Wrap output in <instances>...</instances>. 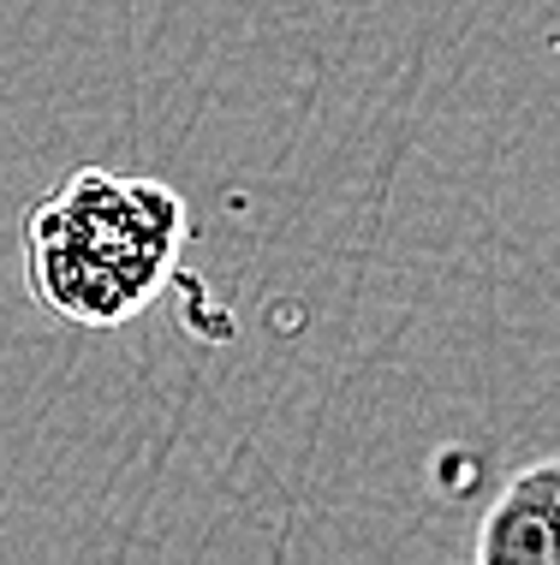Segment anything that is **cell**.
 <instances>
[{"mask_svg":"<svg viewBox=\"0 0 560 565\" xmlns=\"http://www.w3.org/2000/svg\"><path fill=\"white\" fill-rule=\"evenodd\" d=\"M179 244L186 203L173 185L84 167L24 221L30 298L60 322L119 328L173 280Z\"/></svg>","mask_w":560,"mask_h":565,"instance_id":"1","label":"cell"},{"mask_svg":"<svg viewBox=\"0 0 560 565\" xmlns=\"http://www.w3.org/2000/svg\"><path fill=\"white\" fill-rule=\"evenodd\" d=\"M472 554L483 565H560V458L513 470L483 512Z\"/></svg>","mask_w":560,"mask_h":565,"instance_id":"2","label":"cell"}]
</instances>
